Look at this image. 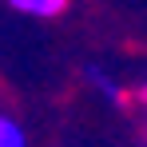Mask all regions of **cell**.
Here are the masks:
<instances>
[{
  "instance_id": "cell-1",
  "label": "cell",
  "mask_w": 147,
  "mask_h": 147,
  "mask_svg": "<svg viewBox=\"0 0 147 147\" xmlns=\"http://www.w3.org/2000/svg\"><path fill=\"white\" fill-rule=\"evenodd\" d=\"M16 12L24 16H36V20H52V16H64L72 0H8Z\"/></svg>"
},
{
  "instance_id": "cell-2",
  "label": "cell",
  "mask_w": 147,
  "mask_h": 147,
  "mask_svg": "<svg viewBox=\"0 0 147 147\" xmlns=\"http://www.w3.org/2000/svg\"><path fill=\"white\" fill-rule=\"evenodd\" d=\"M0 147H28L24 127L12 119V115H4V111H0Z\"/></svg>"
}]
</instances>
